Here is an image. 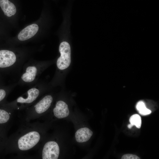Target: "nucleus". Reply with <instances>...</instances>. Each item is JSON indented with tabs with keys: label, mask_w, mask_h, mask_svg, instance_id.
<instances>
[{
	"label": "nucleus",
	"mask_w": 159,
	"mask_h": 159,
	"mask_svg": "<svg viewBox=\"0 0 159 159\" xmlns=\"http://www.w3.org/2000/svg\"><path fill=\"white\" fill-rule=\"evenodd\" d=\"M40 125L22 120L17 130L8 138L6 153L16 154L19 157L26 153L37 148L42 138Z\"/></svg>",
	"instance_id": "nucleus-1"
},
{
	"label": "nucleus",
	"mask_w": 159,
	"mask_h": 159,
	"mask_svg": "<svg viewBox=\"0 0 159 159\" xmlns=\"http://www.w3.org/2000/svg\"><path fill=\"white\" fill-rule=\"evenodd\" d=\"M9 46L0 49V68L9 69L13 72H20L24 63L37 52L36 47Z\"/></svg>",
	"instance_id": "nucleus-2"
},
{
	"label": "nucleus",
	"mask_w": 159,
	"mask_h": 159,
	"mask_svg": "<svg viewBox=\"0 0 159 159\" xmlns=\"http://www.w3.org/2000/svg\"><path fill=\"white\" fill-rule=\"evenodd\" d=\"M45 13L43 10L37 20L24 26L15 36L8 38L9 46H21L39 40L47 27V18Z\"/></svg>",
	"instance_id": "nucleus-3"
},
{
	"label": "nucleus",
	"mask_w": 159,
	"mask_h": 159,
	"mask_svg": "<svg viewBox=\"0 0 159 159\" xmlns=\"http://www.w3.org/2000/svg\"><path fill=\"white\" fill-rule=\"evenodd\" d=\"M47 65V63L29 59L24 64L17 84L32 86L37 82L39 77Z\"/></svg>",
	"instance_id": "nucleus-4"
},
{
	"label": "nucleus",
	"mask_w": 159,
	"mask_h": 159,
	"mask_svg": "<svg viewBox=\"0 0 159 159\" xmlns=\"http://www.w3.org/2000/svg\"><path fill=\"white\" fill-rule=\"evenodd\" d=\"M41 87L37 82L16 99L5 104V107L14 111L25 110L37 101L42 92Z\"/></svg>",
	"instance_id": "nucleus-5"
},
{
	"label": "nucleus",
	"mask_w": 159,
	"mask_h": 159,
	"mask_svg": "<svg viewBox=\"0 0 159 159\" xmlns=\"http://www.w3.org/2000/svg\"><path fill=\"white\" fill-rule=\"evenodd\" d=\"M0 9L5 21L11 28L18 25L21 6L19 0H0Z\"/></svg>",
	"instance_id": "nucleus-6"
},
{
	"label": "nucleus",
	"mask_w": 159,
	"mask_h": 159,
	"mask_svg": "<svg viewBox=\"0 0 159 159\" xmlns=\"http://www.w3.org/2000/svg\"><path fill=\"white\" fill-rule=\"evenodd\" d=\"M53 100V97L48 95L37 101L25 109V115L22 120L29 122L37 119L49 108Z\"/></svg>",
	"instance_id": "nucleus-7"
},
{
	"label": "nucleus",
	"mask_w": 159,
	"mask_h": 159,
	"mask_svg": "<svg viewBox=\"0 0 159 159\" xmlns=\"http://www.w3.org/2000/svg\"><path fill=\"white\" fill-rule=\"evenodd\" d=\"M60 55L57 59L56 64L60 70H64L70 65L71 62V50L69 44L66 41L61 42L59 46Z\"/></svg>",
	"instance_id": "nucleus-8"
},
{
	"label": "nucleus",
	"mask_w": 159,
	"mask_h": 159,
	"mask_svg": "<svg viewBox=\"0 0 159 159\" xmlns=\"http://www.w3.org/2000/svg\"><path fill=\"white\" fill-rule=\"evenodd\" d=\"M59 146L56 142L49 141L44 145L40 156L43 159H57L59 156Z\"/></svg>",
	"instance_id": "nucleus-9"
},
{
	"label": "nucleus",
	"mask_w": 159,
	"mask_h": 159,
	"mask_svg": "<svg viewBox=\"0 0 159 159\" xmlns=\"http://www.w3.org/2000/svg\"><path fill=\"white\" fill-rule=\"evenodd\" d=\"M53 112L54 115L59 119L66 117L69 113L67 105L62 100L57 102L55 107L53 109Z\"/></svg>",
	"instance_id": "nucleus-10"
},
{
	"label": "nucleus",
	"mask_w": 159,
	"mask_h": 159,
	"mask_svg": "<svg viewBox=\"0 0 159 159\" xmlns=\"http://www.w3.org/2000/svg\"><path fill=\"white\" fill-rule=\"evenodd\" d=\"M14 111L5 107L0 108V126H6L11 122L14 116Z\"/></svg>",
	"instance_id": "nucleus-11"
},
{
	"label": "nucleus",
	"mask_w": 159,
	"mask_h": 159,
	"mask_svg": "<svg viewBox=\"0 0 159 159\" xmlns=\"http://www.w3.org/2000/svg\"><path fill=\"white\" fill-rule=\"evenodd\" d=\"M93 134V132L87 127H83L78 130L75 134L76 141L83 143L88 141Z\"/></svg>",
	"instance_id": "nucleus-12"
},
{
	"label": "nucleus",
	"mask_w": 159,
	"mask_h": 159,
	"mask_svg": "<svg viewBox=\"0 0 159 159\" xmlns=\"http://www.w3.org/2000/svg\"><path fill=\"white\" fill-rule=\"evenodd\" d=\"M6 127L0 126V152L5 149L8 139L6 136Z\"/></svg>",
	"instance_id": "nucleus-13"
},
{
	"label": "nucleus",
	"mask_w": 159,
	"mask_h": 159,
	"mask_svg": "<svg viewBox=\"0 0 159 159\" xmlns=\"http://www.w3.org/2000/svg\"><path fill=\"white\" fill-rule=\"evenodd\" d=\"M136 108L139 113L143 115H149L151 113V111L146 107L145 103L142 101L137 103Z\"/></svg>",
	"instance_id": "nucleus-14"
},
{
	"label": "nucleus",
	"mask_w": 159,
	"mask_h": 159,
	"mask_svg": "<svg viewBox=\"0 0 159 159\" xmlns=\"http://www.w3.org/2000/svg\"><path fill=\"white\" fill-rule=\"evenodd\" d=\"M129 121L131 124L133 126L135 125L138 128H140L141 125V119L139 115L135 114L131 116Z\"/></svg>",
	"instance_id": "nucleus-15"
},
{
	"label": "nucleus",
	"mask_w": 159,
	"mask_h": 159,
	"mask_svg": "<svg viewBox=\"0 0 159 159\" xmlns=\"http://www.w3.org/2000/svg\"><path fill=\"white\" fill-rule=\"evenodd\" d=\"M12 89H10L7 90L6 89H0V104L1 102L4 101L6 98L8 93Z\"/></svg>",
	"instance_id": "nucleus-16"
},
{
	"label": "nucleus",
	"mask_w": 159,
	"mask_h": 159,
	"mask_svg": "<svg viewBox=\"0 0 159 159\" xmlns=\"http://www.w3.org/2000/svg\"><path fill=\"white\" fill-rule=\"evenodd\" d=\"M122 159H139L140 158L137 156L132 154H126L122 157Z\"/></svg>",
	"instance_id": "nucleus-17"
},
{
	"label": "nucleus",
	"mask_w": 159,
	"mask_h": 159,
	"mask_svg": "<svg viewBox=\"0 0 159 159\" xmlns=\"http://www.w3.org/2000/svg\"><path fill=\"white\" fill-rule=\"evenodd\" d=\"M133 126V125L132 124H130L128 125L127 127L128 128L130 129Z\"/></svg>",
	"instance_id": "nucleus-18"
}]
</instances>
